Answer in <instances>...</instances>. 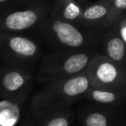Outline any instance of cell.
<instances>
[{
  "mask_svg": "<svg viewBox=\"0 0 126 126\" xmlns=\"http://www.w3.org/2000/svg\"><path fill=\"white\" fill-rule=\"evenodd\" d=\"M91 86L86 71L43 86L33 96L30 110L32 116L70 108L84 99Z\"/></svg>",
  "mask_w": 126,
  "mask_h": 126,
  "instance_id": "6da1fadb",
  "label": "cell"
},
{
  "mask_svg": "<svg viewBox=\"0 0 126 126\" xmlns=\"http://www.w3.org/2000/svg\"><path fill=\"white\" fill-rule=\"evenodd\" d=\"M35 28L43 38L58 49L93 50L100 39L95 29L77 26L49 16Z\"/></svg>",
  "mask_w": 126,
  "mask_h": 126,
  "instance_id": "7a4b0ae2",
  "label": "cell"
},
{
  "mask_svg": "<svg viewBox=\"0 0 126 126\" xmlns=\"http://www.w3.org/2000/svg\"><path fill=\"white\" fill-rule=\"evenodd\" d=\"M93 50L58 49L43 57L36 74V81L43 86L77 75L86 71Z\"/></svg>",
  "mask_w": 126,
  "mask_h": 126,
  "instance_id": "3957f363",
  "label": "cell"
},
{
  "mask_svg": "<svg viewBox=\"0 0 126 126\" xmlns=\"http://www.w3.org/2000/svg\"><path fill=\"white\" fill-rule=\"evenodd\" d=\"M52 0H15L0 11V32L19 34L35 28L49 15Z\"/></svg>",
  "mask_w": 126,
  "mask_h": 126,
  "instance_id": "277c9868",
  "label": "cell"
},
{
  "mask_svg": "<svg viewBox=\"0 0 126 126\" xmlns=\"http://www.w3.org/2000/svg\"><path fill=\"white\" fill-rule=\"evenodd\" d=\"M33 82L34 75L27 66L4 64L0 67V98L22 103L28 97Z\"/></svg>",
  "mask_w": 126,
  "mask_h": 126,
  "instance_id": "5b68a950",
  "label": "cell"
},
{
  "mask_svg": "<svg viewBox=\"0 0 126 126\" xmlns=\"http://www.w3.org/2000/svg\"><path fill=\"white\" fill-rule=\"evenodd\" d=\"M41 48L35 40L16 33L0 32V60L5 64L29 65L39 58Z\"/></svg>",
  "mask_w": 126,
  "mask_h": 126,
  "instance_id": "8992f818",
  "label": "cell"
},
{
  "mask_svg": "<svg viewBox=\"0 0 126 126\" xmlns=\"http://www.w3.org/2000/svg\"><path fill=\"white\" fill-rule=\"evenodd\" d=\"M91 86L126 88L125 67L116 64L105 54H96L86 69Z\"/></svg>",
  "mask_w": 126,
  "mask_h": 126,
  "instance_id": "52a82bcc",
  "label": "cell"
},
{
  "mask_svg": "<svg viewBox=\"0 0 126 126\" xmlns=\"http://www.w3.org/2000/svg\"><path fill=\"white\" fill-rule=\"evenodd\" d=\"M76 117L80 126H120L121 120L115 107L90 103L77 109Z\"/></svg>",
  "mask_w": 126,
  "mask_h": 126,
  "instance_id": "ba28073f",
  "label": "cell"
},
{
  "mask_svg": "<svg viewBox=\"0 0 126 126\" xmlns=\"http://www.w3.org/2000/svg\"><path fill=\"white\" fill-rule=\"evenodd\" d=\"M126 88L90 86L84 97L90 103L110 107H118L125 100Z\"/></svg>",
  "mask_w": 126,
  "mask_h": 126,
  "instance_id": "9c48e42d",
  "label": "cell"
},
{
  "mask_svg": "<svg viewBox=\"0 0 126 126\" xmlns=\"http://www.w3.org/2000/svg\"><path fill=\"white\" fill-rule=\"evenodd\" d=\"M83 8L74 0H54L48 16L60 21L80 26Z\"/></svg>",
  "mask_w": 126,
  "mask_h": 126,
  "instance_id": "30bf717a",
  "label": "cell"
},
{
  "mask_svg": "<svg viewBox=\"0 0 126 126\" xmlns=\"http://www.w3.org/2000/svg\"><path fill=\"white\" fill-rule=\"evenodd\" d=\"M105 55L116 64L125 67V42L112 28L107 29L103 35Z\"/></svg>",
  "mask_w": 126,
  "mask_h": 126,
  "instance_id": "8fae6325",
  "label": "cell"
},
{
  "mask_svg": "<svg viewBox=\"0 0 126 126\" xmlns=\"http://www.w3.org/2000/svg\"><path fill=\"white\" fill-rule=\"evenodd\" d=\"M110 0H99L83 8L80 26L88 29H100L106 18Z\"/></svg>",
  "mask_w": 126,
  "mask_h": 126,
  "instance_id": "7c38bea8",
  "label": "cell"
},
{
  "mask_svg": "<svg viewBox=\"0 0 126 126\" xmlns=\"http://www.w3.org/2000/svg\"><path fill=\"white\" fill-rule=\"evenodd\" d=\"M35 126H74V115L72 108L62 109L33 116Z\"/></svg>",
  "mask_w": 126,
  "mask_h": 126,
  "instance_id": "4fadbf2b",
  "label": "cell"
},
{
  "mask_svg": "<svg viewBox=\"0 0 126 126\" xmlns=\"http://www.w3.org/2000/svg\"><path fill=\"white\" fill-rule=\"evenodd\" d=\"M126 0H110L106 18L102 23L100 29H110L125 14Z\"/></svg>",
  "mask_w": 126,
  "mask_h": 126,
  "instance_id": "5bb4252c",
  "label": "cell"
},
{
  "mask_svg": "<svg viewBox=\"0 0 126 126\" xmlns=\"http://www.w3.org/2000/svg\"><path fill=\"white\" fill-rule=\"evenodd\" d=\"M121 39L126 43V17L124 14L121 18L111 27Z\"/></svg>",
  "mask_w": 126,
  "mask_h": 126,
  "instance_id": "9a60e30c",
  "label": "cell"
},
{
  "mask_svg": "<svg viewBox=\"0 0 126 126\" xmlns=\"http://www.w3.org/2000/svg\"><path fill=\"white\" fill-rule=\"evenodd\" d=\"M17 126H35V122L33 116L32 117H30V116L24 117Z\"/></svg>",
  "mask_w": 126,
  "mask_h": 126,
  "instance_id": "2e32d148",
  "label": "cell"
},
{
  "mask_svg": "<svg viewBox=\"0 0 126 126\" xmlns=\"http://www.w3.org/2000/svg\"><path fill=\"white\" fill-rule=\"evenodd\" d=\"M15 0H0V11L2 9H4L5 6H7L8 4H10L11 3H12Z\"/></svg>",
  "mask_w": 126,
  "mask_h": 126,
  "instance_id": "e0dca14e",
  "label": "cell"
},
{
  "mask_svg": "<svg viewBox=\"0 0 126 126\" xmlns=\"http://www.w3.org/2000/svg\"><path fill=\"white\" fill-rule=\"evenodd\" d=\"M120 126H125V124H124V122L122 123V124H120Z\"/></svg>",
  "mask_w": 126,
  "mask_h": 126,
  "instance_id": "ac0fdd59",
  "label": "cell"
},
{
  "mask_svg": "<svg viewBox=\"0 0 126 126\" xmlns=\"http://www.w3.org/2000/svg\"><path fill=\"white\" fill-rule=\"evenodd\" d=\"M74 1H76V2H78V3H79L80 1H83V0H74Z\"/></svg>",
  "mask_w": 126,
  "mask_h": 126,
  "instance_id": "d6986e66",
  "label": "cell"
}]
</instances>
